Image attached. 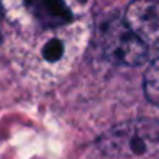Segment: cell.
<instances>
[{
  "mask_svg": "<svg viewBox=\"0 0 159 159\" xmlns=\"http://www.w3.org/2000/svg\"><path fill=\"white\" fill-rule=\"evenodd\" d=\"M102 50L108 60L127 66L144 63L150 51L124 19H111L105 23L102 30Z\"/></svg>",
  "mask_w": 159,
  "mask_h": 159,
  "instance_id": "2",
  "label": "cell"
},
{
  "mask_svg": "<svg viewBox=\"0 0 159 159\" xmlns=\"http://www.w3.org/2000/svg\"><path fill=\"white\" fill-rule=\"evenodd\" d=\"M42 53H43V57H45L47 60L54 62V60L60 59V56H62V53H63L62 43H60L59 40H50V42L43 47Z\"/></svg>",
  "mask_w": 159,
  "mask_h": 159,
  "instance_id": "6",
  "label": "cell"
},
{
  "mask_svg": "<svg viewBox=\"0 0 159 159\" xmlns=\"http://www.w3.org/2000/svg\"><path fill=\"white\" fill-rule=\"evenodd\" d=\"M124 20L148 50L159 48V2L134 0L128 5Z\"/></svg>",
  "mask_w": 159,
  "mask_h": 159,
  "instance_id": "3",
  "label": "cell"
},
{
  "mask_svg": "<svg viewBox=\"0 0 159 159\" xmlns=\"http://www.w3.org/2000/svg\"><path fill=\"white\" fill-rule=\"evenodd\" d=\"M25 5L42 28H59L73 19L63 0H25Z\"/></svg>",
  "mask_w": 159,
  "mask_h": 159,
  "instance_id": "4",
  "label": "cell"
},
{
  "mask_svg": "<svg viewBox=\"0 0 159 159\" xmlns=\"http://www.w3.org/2000/svg\"><path fill=\"white\" fill-rule=\"evenodd\" d=\"M102 155L113 159H133L159 150L158 119H133L117 124L99 138Z\"/></svg>",
  "mask_w": 159,
  "mask_h": 159,
  "instance_id": "1",
  "label": "cell"
},
{
  "mask_svg": "<svg viewBox=\"0 0 159 159\" xmlns=\"http://www.w3.org/2000/svg\"><path fill=\"white\" fill-rule=\"evenodd\" d=\"M144 93H145V98L152 104L159 105V54L153 59V62L145 71Z\"/></svg>",
  "mask_w": 159,
  "mask_h": 159,
  "instance_id": "5",
  "label": "cell"
}]
</instances>
